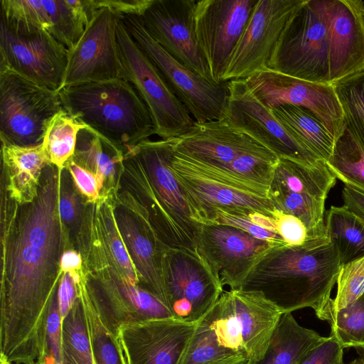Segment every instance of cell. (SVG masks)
Segmentation results:
<instances>
[{"label":"cell","instance_id":"8992f818","mask_svg":"<svg viewBox=\"0 0 364 364\" xmlns=\"http://www.w3.org/2000/svg\"><path fill=\"white\" fill-rule=\"evenodd\" d=\"M283 311L264 296L240 289L222 293L202 321L222 347L259 362Z\"/></svg>","mask_w":364,"mask_h":364},{"label":"cell","instance_id":"7402d4cb","mask_svg":"<svg viewBox=\"0 0 364 364\" xmlns=\"http://www.w3.org/2000/svg\"><path fill=\"white\" fill-rule=\"evenodd\" d=\"M114 214L136 272L139 286L168 307L162 274L163 254L166 246L146 223L122 205L114 208Z\"/></svg>","mask_w":364,"mask_h":364},{"label":"cell","instance_id":"60d3db41","mask_svg":"<svg viewBox=\"0 0 364 364\" xmlns=\"http://www.w3.org/2000/svg\"><path fill=\"white\" fill-rule=\"evenodd\" d=\"M1 23L14 33L50 32L51 23L43 0H1Z\"/></svg>","mask_w":364,"mask_h":364},{"label":"cell","instance_id":"681fc988","mask_svg":"<svg viewBox=\"0 0 364 364\" xmlns=\"http://www.w3.org/2000/svg\"><path fill=\"white\" fill-rule=\"evenodd\" d=\"M300 364H344L343 348L331 335L312 349Z\"/></svg>","mask_w":364,"mask_h":364},{"label":"cell","instance_id":"30bf717a","mask_svg":"<svg viewBox=\"0 0 364 364\" xmlns=\"http://www.w3.org/2000/svg\"><path fill=\"white\" fill-rule=\"evenodd\" d=\"M62 108L58 92L0 70L1 139L19 146L41 144L46 122Z\"/></svg>","mask_w":364,"mask_h":364},{"label":"cell","instance_id":"ee69618b","mask_svg":"<svg viewBox=\"0 0 364 364\" xmlns=\"http://www.w3.org/2000/svg\"><path fill=\"white\" fill-rule=\"evenodd\" d=\"M336 283L333 311L346 307L364 294V256L341 265Z\"/></svg>","mask_w":364,"mask_h":364},{"label":"cell","instance_id":"91938a15","mask_svg":"<svg viewBox=\"0 0 364 364\" xmlns=\"http://www.w3.org/2000/svg\"><path fill=\"white\" fill-rule=\"evenodd\" d=\"M363 352H364V351H363Z\"/></svg>","mask_w":364,"mask_h":364},{"label":"cell","instance_id":"3957f363","mask_svg":"<svg viewBox=\"0 0 364 364\" xmlns=\"http://www.w3.org/2000/svg\"><path fill=\"white\" fill-rule=\"evenodd\" d=\"M341 262L328 235L297 246L272 247L252 268L240 289L262 293L283 313L304 308L330 323L331 297Z\"/></svg>","mask_w":364,"mask_h":364},{"label":"cell","instance_id":"6da1fadb","mask_svg":"<svg viewBox=\"0 0 364 364\" xmlns=\"http://www.w3.org/2000/svg\"><path fill=\"white\" fill-rule=\"evenodd\" d=\"M62 170L47 165L28 203L11 198V205L4 196L0 358L11 364L43 361L47 355L46 324L63 274L67 234L58 209Z\"/></svg>","mask_w":364,"mask_h":364},{"label":"cell","instance_id":"277c9868","mask_svg":"<svg viewBox=\"0 0 364 364\" xmlns=\"http://www.w3.org/2000/svg\"><path fill=\"white\" fill-rule=\"evenodd\" d=\"M62 107L89 129L127 150L154 133L149 112L124 78L63 87Z\"/></svg>","mask_w":364,"mask_h":364},{"label":"cell","instance_id":"db71d44e","mask_svg":"<svg viewBox=\"0 0 364 364\" xmlns=\"http://www.w3.org/2000/svg\"><path fill=\"white\" fill-rule=\"evenodd\" d=\"M82 262V257L77 251L72 249L65 250L60 257V269L63 273L77 272L81 269Z\"/></svg>","mask_w":364,"mask_h":364},{"label":"cell","instance_id":"ac0fdd59","mask_svg":"<svg viewBox=\"0 0 364 364\" xmlns=\"http://www.w3.org/2000/svg\"><path fill=\"white\" fill-rule=\"evenodd\" d=\"M68 50L48 31L17 33L1 23L0 70L9 69L58 92L67 65Z\"/></svg>","mask_w":364,"mask_h":364},{"label":"cell","instance_id":"9f6ffc18","mask_svg":"<svg viewBox=\"0 0 364 364\" xmlns=\"http://www.w3.org/2000/svg\"><path fill=\"white\" fill-rule=\"evenodd\" d=\"M0 364H11V363L4 359L0 358Z\"/></svg>","mask_w":364,"mask_h":364},{"label":"cell","instance_id":"d6986e66","mask_svg":"<svg viewBox=\"0 0 364 364\" xmlns=\"http://www.w3.org/2000/svg\"><path fill=\"white\" fill-rule=\"evenodd\" d=\"M194 0H152L140 16L149 35L171 56L203 79L213 82L198 43Z\"/></svg>","mask_w":364,"mask_h":364},{"label":"cell","instance_id":"bcb514c9","mask_svg":"<svg viewBox=\"0 0 364 364\" xmlns=\"http://www.w3.org/2000/svg\"><path fill=\"white\" fill-rule=\"evenodd\" d=\"M274 222L277 232L287 246L301 245L309 241L327 236V235H321L310 230L296 216L278 210L274 215Z\"/></svg>","mask_w":364,"mask_h":364},{"label":"cell","instance_id":"ba28073f","mask_svg":"<svg viewBox=\"0 0 364 364\" xmlns=\"http://www.w3.org/2000/svg\"><path fill=\"white\" fill-rule=\"evenodd\" d=\"M329 52L323 0H306L284 32L269 69L313 82L331 84Z\"/></svg>","mask_w":364,"mask_h":364},{"label":"cell","instance_id":"e0dca14e","mask_svg":"<svg viewBox=\"0 0 364 364\" xmlns=\"http://www.w3.org/2000/svg\"><path fill=\"white\" fill-rule=\"evenodd\" d=\"M275 246L281 245L218 223L200 225L196 241L197 251L230 289H240L255 264Z\"/></svg>","mask_w":364,"mask_h":364},{"label":"cell","instance_id":"603a6c76","mask_svg":"<svg viewBox=\"0 0 364 364\" xmlns=\"http://www.w3.org/2000/svg\"><path fill=\"white\" fill-rule=\"evenodd\" d=\"M260 146L223 119L195 122L187 132L175 139L176 152L214 166L230 164L240 155Z\"/></svg>","mask_w":364,"mask_h":364},{"label":"cell","instance_id":"f546056e","mask_svg":"<svg viewBox=\"0 0 364 364\" xmlns=\"http://www.w3.org/2000/svg\"><path fill=\"white\" fill-rule=\"evenodd\" d=\"M274 117L306 150L320 160L331 157L336 139L310 110L293 105L271 109Z\"/></svg>","mask_w":364,"mask_h":364},{"label":"cell","instance_id":"5b68a950","mask_svg":"<svg viewBox=\"0 0 364 364\" xmlns=\"http://www.w3.org/2000/svg\"><path fill=\"white\" fill-rule=\"evenodd\" d=\"M171 168L199 225L210 224L216 210L274 218L277 209L264 193L218 167L175 151Z\"/></svg>","mask_w":364,"mask_h":364},{"label":"cell","instance_id":"680465c9","mask_svg":"<svg viewBox=\"0 0 364 364\" xmlns=\"http://www.w3.org/2000/svg\"><path fill=\"white\" fill-rule=\"evenodd\" d=\"M240 364H252V363L246 360Z\"/></svg>","mask_w":364,"mask_h":364},{"label":"cell","instance_id":"4fadbf2b","mask_svg":"<svg viewBox=\"0 0 364 364\" xmlns=\"http://www.w3.org/2000/svg\"><path fill=\"white\" fill-rule=\"evenodd\" d=\"M229 95L223 119L232 129L274 153L306 165L318 158L304 148L251 92L245 80L228 81Z\"/></svg>","mask_w":364,"mask_h":364},{"label":"cell","instance_id":"484cf974","mask_svg":"<svg viewBox=\"0 0 364 364\" xmlns=\"http://www.w3.org/2000/svg\"><path fill=\"white\" fill-rule=\"evenodd\" d=\"M80 300L86 329L97 364H126L118 338V328L105 314L87 278L80 276L75 284Z\"/></svg>","mask_w":364,"mask_h":364},{"label":"cell","instance_id":"836d02e7","mask_svg":"<svg viewBox=\"0 0 364 364\" xmlns=\"http://www.w3.org/2000/svg\"><path fill=\"white\" fill-rule=\"evenodd\" d=\"M85 127L63 108L46 122L42 144L50 164L65 168L74 154L80 130Z\"/></svg>","mask_w":364,"mask_h":364},{"label":"cell","instance_id":"f5cc1de1","mask_svg":"<svg viewBox=\"0 0 364 364\" xmlns=\"http://www.w3.org/2000/svg\"><path fill=\"white\" fill-rule=\"evenodd\" d=\"M343 205L364 217V193L344 185L342 191Z\"/></svg>","mask_w":364,"mask_h":364},{"label":"cell","instance_id":"4316f807","mask_svg":"<svg viewBox=\"0 0 364 364\" xmlns=\"http://www.w3.org/2000/svg\"><path fill=\"white\" fill-rule=\"evenodd\" d=\"M325 338L314 330L299 325L291 313H284L262 359L256 364H300Z\"/></svg>","mask_w":364,"mask_h":364},{"label":"cell","instance_id":"f907efd6","mask_svg":"<svg viewBox=\"0 0 364 364\" xmlns=\"http://www.w3.org/2000/svg\"><path fill=\"white\" fill-rule=\"evenodd\" d=\"M93 11L108 8L122 16H141L152 0H89Z\"/></svg>","mask_w":364,"mask_h":364},{"label":"cell","instance_id":"44dd1931","mask_svg":"<svg viewBox=\"0 0 364 364\" xmlns=\"http://www.w3.org/2000/svg\"><path fill=\"white\" fill-rule=\"evenodd\" d=\"M329 39L331 83L364 68V3L323 0Z\"/></svg>","mask_w":364,"mask_h":364},{"label":"cell","instance_id":"9c48e42d","mask_svg":"<svg viewBox=\"0 0 364 364\" xmlns=\"http://www.w3.org/2000/svg\"><path fill=\"white\" fill-rule=\"evenodd\" d=\"M121 18L131 37L161 72L195 122L223 118L229 95L228 82L218 84L208 81L178 61L149 35L140 16Z\"/></svg>","mask_w":364,"mask_h":364},{"label":"cell","instance_id":"6f0895ef","mask_svg":"<svg viewBox=\"0 0 364 364\" xmlns=\"http://www.w3.org/2000/svg\"><path fill=\"white\" fill-rule=\"evenodd\" d=\"M31 364H48L47 363H46L45 361L44 362H40V361H36V362H33Z\"/></svg>","mask_w":364,"mask_h":364},{"label":"cell","instance_id":"f1b7e54d","mask_svg":"<svg viewBox=\"0 0 364 364\" xmlns=\"http://www.w3.org/2000/svg\"><path fill=\"white\" fill-rule=\"evenodd\" d=\"M336 183L324 161L311 166L279 158L270 186L326 200Z\"/></svg>","mask_w":364,"mask_h":364},{"label":"cell","instance_id":"b9f144b4","mask_svg":"<svg viewBox=\"0 0 364 364\" xmlns=\"http://www.w3.org/2000/svg\"><path fill=\"white\" fill-rule=\"evenodd\" d=\"M330 325L331 335L343 349L364 351V294L346 307L333 311Z\"/></svg>","mask_w":364,"mask_h":364},{"label":"cell","instance_id":"ab89813d","mask_svg":"<svg viewBox=\"0 0 364 364\" xmlns=\"http://www.w3.org/2000/svg\"><path fill=\"white\" fill-rule=\"evenodd\" d=\"M245 360L243 355L220 346L212 330L200 321L178 364H239Z\"/></svg>","mask_w":364,"mask_h":364},{"label":"cell","instance_id":"2e32d148","mask_svg":"<svg viewBox=\"0 0 364 364\" xmlns=\"http://www.w3.org/2000/svg\"><path fill=\"white\" fill-rule=\"evenodd\" d=\"M243 80L268 109L282 105L304 107L321 121L336 140L343 132V112L332 84L313 82L271 69L256 72Z\"/></svg>","mask_w":364,"mask_h":364},{"label":"cell","instance_id":"83f0119b","mask_svg":"<svg viewBox=\"0 0 364 364\" xmlns=\"http://www.w3.org/2000/svg\"><path fill=\"white\" fill-rule=\"evenodd\" d=\"M125 150L120 149L93 130H80L71 159L79 166L104 179L108 188L114 189L119 181Z\"/></svg>","mask_w":364,"mask_h":364},{"label":"cell","instance_id":"8fae6325","mask_svg":"<svg viewBox=\"0 0 364 364\" xmlns=\"http://www.w3.org/2000/svg\"><path fill=\"white\" fill-rule=\"evenodd\" d=\"M162 274L174 318L198 323L215 304L223 285L197 250L166 247Z\"/></svg>","mask_w":364,"mask_h":364},{"label":"cell","instance_id":"4dcf8cb0","mask_svg":"<svg viewBox=\"0 0 364 364\" xmlns=\"http://www.w3.org/2000/svg\"><path fill=\"white\" fill-rule=\"evenodd\" d=\"M325 223L341 265L364 256V217L344 205H332Z\"/></svg>","mask_w":364,"mask_h":364},{"label":"cell","instance_id":"816d5d0a","mask_svg":"<svg viewBox=\"0 0 364 364\" xmlns=\"http://www.w3.org/2000/svg\"><path fill=\"white\" fill-rule=\"evenodd\" d=\"M77 298L75 284L69 272L63 273L58 289L59 309L63 319Z\"/></svg>","mask_w":364,"mask_h":364},{"label":"cell","instance_id":"f35d334b","mask_svg":"<svg viewBox=\"0 0 364 364\" xmlns=\"http://www.w3.org/2000/svg\"><path fill=\"white\" fill-rule=\"evenodd\" d=\"M331 84L345 126L364 144V68Z\"/></svg>","mask_w":364,"mask_h":364},{"label":"cell","instance_id":"f6af8a7d","mask_svg":"<svg viewBox=\"0 0 364 364\" xmlns=\"http://www.w3.org/2000/svg\"><path fill=\"white\" fill-rule=\"evenodd\" d=\"M70 174L65 167L61 171L59 197V215L66 229L77 232L82 219L81 198L70 180Z\"/></svg>","mask_w":364,"mask_h":364},{"label":"cell","instance_id":"7dc6e473","mask_svg":"<svg viewBox=\"0 0 364 364\" xmlns=\"http://www.w3.org/2000/svg\"><path fill=\"white\" fill-rule=\"evenodd\" d=\"M46 348L47 355L44 361L48 364H62V318L58 291L51 300L49 309L46 324Z\"/></svg>","mask_w":364,"mask_h":364},{"label":"cell","instance_id":"52a82bcc","mask_svg":"<svg viewBox=\"0 0 364 364\" xmlns=\"http://www.w3.org/2000/svg\"><path fill=\"white\" fill-rule=\"evenodd\" d=\"M117 37L122 78L134 87L146 105L154 134L168 139L187 132L195 121L161 72L131 37L121 16Z\"/></svg>","mask_w":364,"mask_h":364},{"label":"cell","instance_id":"c3c4849f","mask_svg":"<svg viewBox=\"0 0 364 364\" xmlns=\"http://www.w3.org/2000/svg\"><path fill=\"white\" fill-rule=\"evenodd\" d=\"M69 171L73 182L90 203H95L100 198V191L103 188L105 181L92 171L79 166L71 159L65 166Z\"/></svg>","mask_w":364,"mask_h":364},{"label":"cell","instance_id":"11a10c76","mask_svg":"<svg viewBox=\"0 0 364 364\" xmlns=\"http://www.w3.org/2000/svg\"><path fill=\"white\" fill-rule=\"evenodd\" d=\"M347 364H364V352L360 355Z\"/></svg>","mask_w":364,"mask_h":364},{"label":"cell","instance_id":"cb8c5ba5","mask_svg":"<svg viewBox=\"0 0 364 364\" xmlns=\"http://www.w3.org/2000/svg\"><path fill=\"white\" fill-rule=\"evenodd\" d=\"M87 280L105 314L118 328L123 323L173 317L152 294L115 274Z\"/></svg>","mask_w":364,"mask_h":364},{"label":"cell","instance_id":"7c38bea8","mask_svg":"<svg viewBox=\"0 0 364 364\" xmlns=\"http://www.w3.org/2000/svg\"><path fill=\"white\" fill-rule=\"evenodd\" d=\"M306 0H258L231 57L223 82L269 69L291 20Z\"/></svg>","mask_w":364,"mask_h":364},{"label":"cell","instance_id":"e575fe53","mask_svg":"<svg viewBox=\"0 0 364 364\" xmlns=\"http://www.w3.org/2000/svg\"><path fill=\"white\" fill-rule=\"evenodd\" d=\"M326 163L336 179L364 193V144L346 126Z\"/></svg>","mask_w":364,"mask_h":364},{"label":"cell","instance_id":"ffe728a7","mask_svg":"<svg viewBox=\"0 0 364 364\" xmlns=\"http://www.w3.org/2000/svg\"><path fill=\"white\" fill-rule=\"evenodd\" d=\"M197 324L174 317L120 324L118 338L126 364H178Z\"/></svg>","mask_w":364,"mask_h":364},{"label":"cell","instance_id":"d590c367","mask_svg":"<svg viewBox=\"0 0 364 364\" xmlns=\"http://www.w3.org/2000/svg\"><path fill=\"white\" fill-rule=\"evenodd\" d=\"M279 159L274 153L260 146L240 155L230 164L215 167L257 188L268 196Z\"/></svg>","mask_w":364,"mask_h":364},{"label":"cell","instance_id":"d6a6232c","mask_svg":"<svg viewBox=\"0 0 364 364\" xmlns=\"http://www.w3.org/2000/svg\"><path fill=\"white\" fill-rule=\"evenodd\" d=\"M97 204V228L100 252L108 257V262L112 264L117 274L133 284L139 285L136 272L129 255L128 250L117 228L114 208L107 203V198Z\"/></svg>","mask_w":364,"mask_h":364},{"label":"cell","instance_id":"1f68e13d","mask_svg":"<svg viewBox=\"0 0 364 364\" xmlns=\"http://www.w3.org/2000/svg\"><path fill=\"white\" fill-rule=\"evenodd\" d=\"M50 23V34L68 50L82 35L93 12L89 0H43Z\"/></svg>","mask_w":364,"mask_h":364},{"label":"cell","instance_id":"9a60e30c","mask_svg":"<svg viewBox=\"0 0 364 364\" xmlns=\"http://www.w3.org/2000/svg\"><path fill=\"white\" fill-rule=\"evenodd\" d=\"M119 17L105 7L93 12L82 35L68 50L58 91L79 84L122 78L117 37Z\"/></svg>","mask_w":364,"mask_h":364},{"label":"cell","instance_id":"7a4b0ae2","mask_svg":"<svg viewBox=\"0 0 364 364\" xmlns=\"http://www.w3.org/2000/svg\"><path fill=\"white\" fill-rule=\"evenodd\" d=\"M175 139H146L126 150L121 205L146 223L165 246L196 250L200 225L171 168Z\"/></svg>","mask_w":364,"mask_h":364},{"label":"cell","instance_id":"74e56055","mask_svg":"<svg viewBox=\"0 0 364 364\" xmlns=\"http://www.w3.org/2000/svg\"><path fill=\"white\" fill-rule=\"evenodd\" d=\"M268 197L275 208L301 220L311 231L327 235L324 223L326 200L269 187Z\"/></svg>","mask_w":364,"mask_h":364},{"label":"cell","instance_id":"d4e9b609","mask_svg":"<svg viewBox=\"0 0 364 364\" xmlns=\"http://www.w3.org/2000/svg\"><path fill=\"white\" fill-rule=\"evenodd\" d=\"M3 175L6 176V191L19 205L28 203L38 194L44 168L50 164L42 143L33 146H19L1 139Z\"/></svg>","mask_w":364,"mask_h":364},{"label":"cell","instance_id":"8d00e7d4","mask_svg":"<svg viewBox=\"0 0 364 364\" xmlns=\"http://www.w3.org/2000/svg\"><path fill=\"white\" fill-rule=\"evenodd\" d=\"M62 364H97L92 354L80 300L62 319Z\"/></svg>","mask_w":364,"mask_h":364},{"label":"cell","instance_id":"7bdbcfd3","mask_svg":"<svg viewBox=\"0 0 364 364\" xmlns=\"http://www.w3.org/2000/svg\"><path fill=\"white\" fill-rule=\"evenodd\" d=\"M212 223L236 227L258 239L273 242L279 245H285L276 230L274 218L263 214L235 215L216 210L210 224Z\"/></svg>","mask_w":364,"mask_h":364},{"label":"cell","instance_id":"5bb4252c","mask_svg":"<svg viewBox=\"0 0 364 364\" xmlns=\"http://www.w3.org/2000/svg\"><path fill=\"white\" fill-rule=\"evenodd\" d=\"M258 0L197 1L198 43L215 83H222L231 57Z\"/></svg>","mask_w":364,"mask_h":364}]
</instances>
